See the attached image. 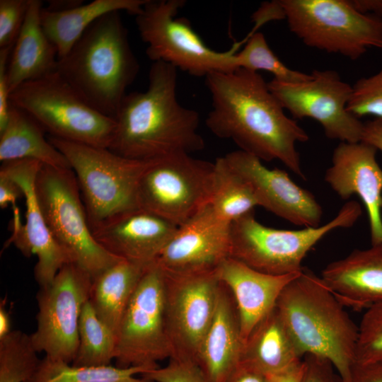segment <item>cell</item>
Segmentation results:
<instances>
[{"mask_svg": "<svg viewBox=\"0 0 382 382\" xmlns=\"http://www.w3.org/2000/svg\"><path fill=\"white\" fill-rule=\"evenodd\" d=\"M212 108L205 124L217 137L233 141L260 161L278 160L306 180L296 144L306 132L284 112L258 72L237 69L205 77Z\"/></svg>", "mask_w": 382, "mask_h": 382, "instance_id": "1", "label": "cell"}, {"mask_svg": "<svg viewBox=\"0 0 382 382\" xmlns=\"http://www.w3.org/2000/svg\"><path fill=\"white\" fill-rule=\"evenodd\" d=\"M177 76L172 65L152 63L146 90L127 93L120 105L110 151L127 158L152 161L204 149L198 112L177 98Z\"/></svg>", "mask_w": 382, "mask_h": 382, "instance_id": "2", "label": "cell"}, {"mask_svg": "<svg viewBox=\"0 0 382 382\" xmlns=\"http://www.w3.org/2000/svg\"><path fill=\"white\" fill-rule=\"evenodd\" d=\"M56 71L90 106L115 119L139 71L120 12L94 21L58 59Z\"/></svg>", "mask_w": 382, "mask_h": 382, "instance_id": "3", "label": "cell"}, {"mask_svg": "<svg viewBox=\"0 0 382 382\" xmlns=\"http://www.w3.org/2000/svg\"><path fill=\"white\" fill-rule=\"evenodd\" d=\"M344 307L321 277L304 267L276 303L300 356L325 358L343 382H352L359 328Z\"/></svg>", "mask_w": 382, "mask_h": 382, "instance_id": "4", "label": "cell"}, {"mask_svg": "<svg viewBox=\"0 0 382 382\" xmlns=\"http://www.w3.org/2000/svg\"><path fill=\"white\" fill-rule=\"evenodd\" d=\"M361 212L360 204L351 200L323 225L285 230L263 225L253 211L231 224V257L269 274L300 272L303 258L320 240L336 228L352 226Z\"/></svg>", "mask_w": 382, "mask_h": 382, "instance_id": "5", "label": "cell"}, {"mask_svg": "<svg viewBox=\"0 0 382 382\" xmlns=\"http://www.w3.org/2000/svg\"><path fill=\"white\" fill-rule=\"evenodd\" d=\"M47 138L65 156L76 176L90 226L139 207V181L151 161L127 158L108 148Z\"/></svg>", "mask_w": 382, "mask_h": 382, "instance_id": "6", "label": "cell"}, {"mask_svg": "<svg viewBox=\"0 0 382 382\" xmlns=\"http://www.w3.org/2000/svg\"><path fill=\"white\" fill-rule=\"evenodd\" d=\"M35 190L50 233L72 263L93 279L122 260L106 251L94 238L71 168L42 164L35 178Z\"/></svg>", "mask_w": 382, "mask_h": 382, "instance_id": "7", "label": "cell"}, {"mask_svg": "<svg viewBox=\"0 0 382 382\" xmlns=\"http://www.w3.org/2000/svg\"><path fill=\"white\" fill-rule=\"evenodd\" d=\"M10 103L29 113L49 136L109 148L116 121L86 103L57 71L25 82L11 93Z\"/></svg>", "mask_w": 382, "mask_h": 382, "instance_id": "8", "label": "cell"}, {"mask_svg": "<svg viewBox=\"0 0 382 382\" xmlns=\"http://www.w3.org/2000/svg\"><path fill=\"white\" fill-rule=\"evenodd\" d=\"M290 31L306 46L352 60L382 49V19L361 13L350 0H279Z\"/></svg>", "mask_w": 382, "mask_h": 382, "instance_id": "9", "label": "cell"}, {"mask_svg": "<svg viewBox=\"0 0 382 382\" xmlns=\"http://www.w3.org/2000/svg\"><path fill=\"white\" fill-rule=\"evenodd\" d=\"M185 4L184 0H148L135 16L149 59L169 64L195 77L238 69L235 54L241 43L236 42L226 52L208 47L188 21L176 17Z\"/></svg>", "mask_w": 382, "mask_h": 382, "instance_id": "10", "label": "cell"}, {"mask_svg": "<svg viewBox=\"0 0 382 382\" xmlns=\"http://www.w3.org/2000/svg\"><path fill=\"white\" fill-rule=\"evenodd\" d=\"M214 169L187 153L152 160L139 181L138 206L178 226L209 204Z\"/></svg>", "mask_w": 382, "mask_h": 382, "instance_id": "11", "label": "cell"}, {"mask_svg": "<svg viewBox=\"0 0 382 382\" xmlns=\"http://www.w3.org/2000/svg\"><path fill=\"white\" fill-rule=\"evenodd\" d=\"M115 366L159 367L172 348L165 315V276L155 262L146 265L123 314L116 336Z\"/></svg>", "mask_w": 382, "mask_h": 382, "instance_id": "12", "label": "cell"}, {"mask_svg": "<svg viewBox=\"0 0 382 382\" xmlns=\"http://www.w3.org/2000/svg\"><path fill=\"white\" fill-rule=\"evenodd\" d=\"M93 283L91 274L70 262L52 282L40 287L35 330L30 334L37 352L56 361L72 363L79 347V325L82 308L88 301Z\"/></svg>", "mask_w": 382, "mask_h": 382, "instance_id": "13", "label": "cell"}, {"mask_svg": "<svg viewBox=\"0 0 382 382\" xmlns=\"http://www.w3.org/2000/svg\"><path fill=\"white\" fill-rule=\"evenodd\" d=\"M311 74L310 79L299 82L273 79L268 86L294 118L315 120L330 139L360 141L364 123L347 108L352 86L334 70H313Z\"/></svg>", "mask_w": 382, "mask_h": 382, "instance_id": "14", "label": "cell"}, {"mask_svg": "<svg viewBox=\"0 0 382 382\" xmlns=\"http://www.w3.org/2000/svg\"><path fill=\"white\" fill-rule=\"evenodd\" d=\"M163 272L166 324L172 348L170 358L196 362L199 346L215 314L221 282L216 270Z\"/></svg>", "mask_w": 382, "mask_h": 382, "instance_id": "15", "label": "cell"}, {"mask_svg": "<svg viewBox=\"0 0 382 382\" xmlns=\"http://www.w3.org/2000/svg\"><path fill=\"white\" fill-rule=\"evenodd\" d=\"M42 165L37 161L24 159L3 162L0 168V172L21 187L25 200V223H21L19 212L13 213L8 245L14 244L25 257L36 255L34 277L40 287L50 284L60 269L71 262L50 233L36 197L35 181Z\"/></svg>", "mask_w": 382, "mask_h": 382, "instance_id": "16", "label": "cell"}, {"mask_svg": "<svg viewBox=\"0 0 382 382\" xmlns=\"http://www.w3.org/2000/svg\"><path fill=\"white\" fill-rule=\"evenodd\" d=\"M231 224L208 204L178 226L154 262L167 273L211 271L231 257Z\"/></svg>", "mask_w": 382, "mask_h": 382, "instance_id": "17", "label": "cell"}, {"mask_svg": "<svg viewBox=\"0 0 382 382\" xmlns=\"http://www.w3.org/2000/svg\"><path fill=\"white\" fill-rule=\"evenodd\" d=\"M252 189L258 206L295 225L320 226L323 209L315 196L296 184L284 170L270 169L242 150L224 156Z\"/></svg>", "mask_w": 382, "mask_h": 382, "instance_id": "18", "label": "cell"}, {"mask_svg": "<svg viewBox=\"0 0 382 382\" xmlns=\"http://www.w3.org/2000/svg\"><path fill=\"white\" fill-rule=\"evenodd\" d=\"M377 149L364 141L340 142L334 149L325 180L342 199L353 195L364 202L371 245L382 242V168Z\"/></svg>", "mask_w": 382, "mask_h": 382, "instance_id": "19", "label": "cell"}, {"mask_svg": "<svg viewBox=\"0 0 382 382\" xmlns=\"http://www.w3.org/2000/svg\"><path fill=\"white\" fill-rule=\"evenodd\" d=\"M109 253L142 266L154 262L178 226L141 207L126 210L90 226Z\"/></svg>", "mask_w": 382, "mask_h": 382, "instance_id": "20", "label": "cell"}, {"mask_svg": "<svg viewBox=\"0 0 382 382\" xmlns=\"http://www.w3.org/2000/svg\"><path fill=\"white\" fill-rule=\"evenodd\" d=\"M300 273L269 274L231 257L217 267L219 279L234 299L243 344L257 323L276 306L284 289Z\"/></svg>", "mask_w": 382, "mask_h": 382, "instance_id": "21", "label": "cell"}, {"mask_svg": "<svg viewBox=\"0 0 382 382\" xmlns=\"http://www.w3.org/2000/svg\"><path fill=\"white\" fill-rule=\"evenodd\" d=\"M321 278L344 306L361 310L382 302V242L330 262Z\"/></svg>", "mask_w": 382, "mask_h": 382, "instance_id": "22", "label": "cell"}, {"mask_svg": "<svg viewBox=\"0 0 382 382\" xmlns=\"http://www.w3.org/2000/svg\"><path fill=\"white\" fill-rule=\"evenodd\" d=\"M243 348L237 307L221 282L215 314L199 346L196 363L208 382H226L241 363Z\"/></svg>", "mask_w": 382, "mask_h": 382, "instance_id": "23", "label": "cell"}, {"mask_svg": "<svg viewBox=\"0 0 382 382\" xmlns=\"http://www.w3.org/2000/svg\"><path fill=\"white\" fill-rule=\"evenodd\" d=\"M42 1L30 0L26 17L8 61L7 80L10 94L21 84L57 71L58 52L42 28Z\"/></svg>", "mask_w": 382, "mask_h": 382, "instance_id": "24", "label": "cell"}, {"mask_svg": "<svg viewBox=\"0 0 382 382\" xmlns=\"http://www.w3.org/2000/svg\"><path fill=\"white\" fill-rule=\"evenodd\" d=\"M301 360L275 306L257 323L245 341L240 364L269 375L287 369Z\"/></svg>", "mask_w": 382, "mask_h": 382, "instance_id": "25", "label": "cell"}, {"mask_svg": "<svg viewBox=\"0 0 382 382\" xmlns=\"http://www.w3.org/2000/svg\"><path fill=\"white\" fill-rule=\"evenodd\" d=\"M45 132L29 113L11 103L7 123L0 132V161L31 159L71 168L65 156L45 137Z\"/></svg>", "mask_w": 382, "mask_h": 382, "instance_id": "26", "label": "cell"}, {"mask_svg": "<svg viewBox=\"0 0 382 382\" xmlns=\"http://www.w3.org/2000/svg\"><path fill=\"white\" fill-rule=\"evenodd\" d=\"M148 0H94L61 12L41 10L42 28L57 50L58 59L64 57L86 29L105 14L124 11L134 16Z\"/></svg>", "mask_w": 382, "mask_h": 382, "instance_id": "27", "label": "cell"}, {"mask_svg": "<svg viewBox=\"0 0 382 382\" xmlns=\"http://www.w3.org/2000/svg\"><path fill=\"white\" fill-rule=\"evenodd\" d=\"M145 267L120 260L93 279L88 301L99 319L116 336Z\"/></svg>", "mask_w": 382, "mask_h": 382, "instance_id": "28", "label": "cell"}, {"mask_svg": "<svg viewBox=\"0 0 382 382\" xmlns=\"http://www.w3.org/2000/svg\"><path fill=\"white\" fill-rule=\"evenodd\" d=\"M209 205L222 220L231 224L258 206L245 180L228 164L224 156L216 159Z\"/></svg>", "mask_w": 382, "mask_h": 382, "instance_id": "29", "label": "cell"}, {"mask_svg": "<svg viewBox=\"0 0 382 382\" xmlns=\"http://www.w3.org/2000/svg\"><path fill=\"white\" fill-rule=\"evenodd\" d=\"M149 370L141 366H74L45 357L34 375L25 382H153L134 376Z\"/></svg>", "mask_w": 382, "mask_h": 382, "instance_id": "30", "label": "cell"}, {"mask_svg": "<svg viewBox=\"0 0 382 382\" xmlns=\"http://www.w3.org/2000/svg\"><path fill=\"white\" fill-rule=\"evenodd\" d=\"M79 347L71 365L103 366L115 359V334L97 316L89 301L84 304L79 320Z\"/></svg>", "mask_w": 382, "mask_h": 382, "instance_id": "31", "label": "cell"}, {"mask_svg": "<svg viewBox=\"0 0 382 382\" xmlns=\"http://www.w3.org/2000/svg\"><path fill=\"white\" fill-rule=\"evenodd\" d=\"M28 335L11 330L0 338V382H25L36 372L41 359Z\"/></svg>", "mask_w": 382, "mask_h": 382, "instance_id": "32", "label": "cell"}, {"mask_svg": "<svg viewBox=\"0 0 382 382\" xmlns=\"http://www.w3.org/2000/svg\"><path fill=\"white\" fill-rule=\"evenodd\" d=\"M243 48L235 54L237 67L257 72L265 71L271 73L274 79L284 82H299L311 77L306 74L293 70L286 66L273 52L260 32L252 31L245 39Z\"/></svg>", "mask_w": 382, "mask_h": 382, "instance_id": "33", "label": "cell"}, {"mask_svg": "<svg viewBox=\"0 0 382 382\" xmlns=\"http://www.w3.org/2000/svg\"><path fill=\"white\" fill-rule=\"evenodd\" d=\"M358 328L356 364L382 361V302L366 308Z\"/></svg>", "mask_w": 382, "mask_h": 382, "instance_id": "34", "label": "cell"}, {"mask_svg": "<svg viewBox=\"0 0 382 382\" xmlns=\"http://www.w3.org/2000/svg\"><path fill=\"white\" fill-rule=\"evenodd\" d=\"M347 108L358 118L364 115L382 118V68L354 83Z\"/></svg>", "mask_w": 382, "mask_h": 382, "instance_id": "35", "label": "cell"}, {"mask_svg": "<svg viewBox=\"0 0 382 382\" xmlns=\"http://www.w3.org/2000/svg\"><path fill=\"white\" fill-rule=\"evenodd\" d=\"M141 375L153 382H208L196 362L173 357L165 367L151 369Z\"/></svg>", "mask_w": 382, "mask_h": 382, "instance_id": "36", "label": "cell"}, {"mask_svg": "<svg viewBox=\"0 0 382 382\" xmlns=\"http://www.w3.org/2000/svg\"><path fill=\"white\" fill-rule=\"evenodd\" d=\"M30 0H0V49L13 47L27 15Z\"/></svg>", "mask_w": 382, "mask_h": 382, "instance_id": "37", "label": "cell"}, {"mask_svg": "<svg viewBox=\"0 0 382 382\" xmlns=\"http://www.w3.org/2000/svg\"><path fill=\"white\" fill-rule=\"evenodd\" d=\"M299 382H343L332 364L325 358L306 354Z\"/></svg>", "mask_w": 382, "mask_h": 382, "instance_id": "38", "label": "cell"}, {"mask_svg": "<svg viewBox=\"0 0 382 382\" xmlns=\"http://www.w3.org/2000/svg\"><path fill=\"white\" fill-rule=\"evenodd\" d=\"M13 47L0 49V132L7 123L11 107L7 68Z\"/></svg>", "mask_w": 382, "mask_h": 382, "instance_id": "39", "label": "cell"}, {"mask_svg": "<svg viewBox=\"0 0 382 382\" xmlns=\"http://www.w3.org/2000/svg\"><path fill=\"white\" fill-rule=\"evenodd\" d=\"M23 197L21 187L10 177L0 172V207L6 208L9 204L16 207L17 199Z\"/></svg>", "mask_w": 382, "mask_h": 382, "instance_id": "40", "label": "cell"}, {"mask_svg": "<svg viewBox=\"0 0 382 382\" xmlns=\"http://www.w3.org/2000/svg\"><path fill=\"white\" fill-rule=\"evenodd\" d=\"M352 382H382V361L356 364L352 371Z\"/></svg>", "mask_w": 382, "mask_h": 382, "instance_id": "41", "label": "cell"}, {"mask_svg": "<svg viewBox=\"0 0 382 382\" xmlns=\"http://www.w3.org/2000/svg\"><path fill=\"white\" fill-rule=\"evenodd\" d=\"M253 18L257 28L270 21L285 19L284 11L279 1L265 2L254 13Z\"/></svg>", "mask_w": 382, "mask_h": 382, "instance_id": "42", "label": "cell"}, {"mask_svg": "<svg viewBox=\"0 0 382 382\" xmlns=\"http://www.w3.org/2000/svg\"><path fill=\"white\" fill-rule=\"evenodd\" d=\"M361 141L382 152V118H374L364 123Z\"/></svg>", "mask_w": 382, "mask_h": 382, "instance_id": "43", "label": "cell"}, {"mask_svg": "<svg viewBox=\"0 0 382 382\" xmlns=\"http://www.w3.org/2000/svg\"><path fill=\"white\" fill-rule=\"evenodd\" d=\"M226 382H267V378L254 369L239 364Z\"/></svg>", "mask_w": 382, "mask_h": 382, "instance_id": "44", "label": "cell"}, {"mask_svg": "<svg viewBox=\"0 0 382 382\" xmlns=\"http://www.w3.org/2000/svg\"><path fill=\"white\" fill-rule=\"evenodd\" d=\"M303 369V359L282 371L266 375L267 382H299Z\"/></svg>", "mask_w": 382, "mask_h": 382, "instance_id": "45", "label": "cell"}, {"mask_svg": "<svg viewBox=\"0 0 382 382\" xmlns=\"http://www.w3.org/2000/svg\"><path fill=\"white\" fill-rule=\"evenodd\" d=\"M356 10L382 19V0H350Z\"/></svg>", "mask_w": 382, "mask_h": 382, "instance_id": "46", "label": "cell"}, {"mask_svg": "<svg viewBox=\"0 0 382 382\" xmlns=\"http://www.w3.org/2000/svg\"><path fill=\"white\" fill-rule=\"evenodd\" d=\"M48 2L47 6L43 8L50 12L67 11L83 4V1L78 0H52Z\"/></svg>", "mask_w": 382, "mask_h": 382, "instance_id": "47", "label": "cell"}, {"mask_svg": "<svg viewBox=\"0 0 382 382\" xmlns=\"http://www.w3.org/2000/svg\"><path fill=\"white\" fill-rule=\"evenodd\" d=\"M11 329V316L5 307V300L1 301L0 304V338L8 335Z\"/></svg>", "mask_w": 382, "mask_h": 382, "instance_id": "48", "label": "cell"}]
</instances>
